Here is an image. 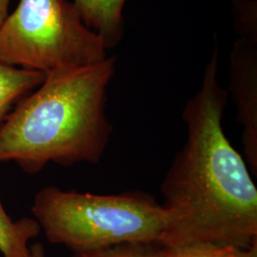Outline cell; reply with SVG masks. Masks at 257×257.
I'll list each match as a JSON object with an SVG mask.
<instances>
[{"label": "cell", "mask_w": 257, "mask_h": 257, "mask_svg": "<svg viewBox=\"0 0 257 257\" xmlns=\"http://www.w3.org/2000/svg\"><path fill=\"white\" fill-rule=\"evenodd\" d=\"M215 48L199 91L184 107L187 139L161 183L171 222L161 247L257 244V188L246 160L223 128L229 92L218 82Z\"/></svg>", "instance_id": "6da1fadb"}, {"label": "cell", "mask_w": 257, "mask_h": 257, "mask_svg": "<svg viewBox=\"0 0 257 257\" xmlns=\"http://www.w3.org/2000/svg\"><path fill=\"white\" fill-rule=\"evenodd\" d=\"M114 72L115 59L107 57L46 74L1 125L0 163L34 175L50 163L100 162L112 134L106 100Z\"/></svg>", "instance_id": "7a4b0ae2"}, {"label": "cell", "mask_w": 257, "mask_h": 257, "mask_svg": "<svg viewBox=\"0 0 257 257\" xmlns=\"http://www.w3.org/2000/svg\"><path fill=\"white\" fill-rule=\"evenodd\" d=\"M32 211L49 242L74 252L124 243L159 246L171 222L161 204L140 192L104 195L48 186L37 192Z\"/></svg>", "instance_id": "3957f363"}, {"label": "cell", "mask_w": 257, "mask_h": 257, "mask_svg": "<svg viewBox=\"0 0 257 257\" xmlns=\"http://www.w3.org/2000/svg\"><path fill=\"white\" fill-rule=\"evenodd\" d=\"M107 49L67 0H19L0 27V62L44 74L98 63Z\"/></svg>", "instance_id": "277c9868"}, {"label": "cell", "mask_w": 257, "mask_h": 257, "mask_svg": "<svg viewBox=\"0 0 257 257\" xmlns=\"http://www.w3.org/2000/svg\"><path fill=\"white\" fill-rule=\"evenodd\" d=\"M230 93L242 126L245 160L257 176V40L240 38L230 55Z\"/></svg>", "instance_id": "5b68a950"}, {"label": "cell", "mask_w": 257, "mask_h": 257, "mask_svg": "<svg viewBox=\"0 0 257 257\" xmlns=\"http://www.w3.org/2000/svg\"><path fill=\"white\" fill-rule=\"evenodd\" d=\"M126 0H74L84 24L102 37L107 48L115 45L123 35V8Z\"/></svg>", "instance_id": "8992f818"}, {"label": "cell", "mask_w": 257, "mask_h": 257, "mask_svg": "<svg viewBox=\"0 0 257 257\" xmlns=\"http://www.w3.org/2000/svg\"><path fill=\"white\" fill-rule=\"evenodd\" d=\"M46 74L0 62V127L22 98L44 81Z\"/></svg>", "instance_id": "52a82bcc"}, {"label": "cell", "mask_w": 257, "mask_h": 257, "mask_svg": "<svg viewBox=\"0 0 257 257\" xmlns=\"http://www.w3.org/2000/svg\"><path fill=\"white\" fill-rule=\"evenodd\" d=\"M41 228L36 219L24 217L14 221L0 198V251L3 257H29V241L36 238Z\"/></svg>", "instance_id": "ba28073f"}, {"label": "cell", "mask_w": 257, "mask_h": 257, "mask_svg": "<svg viewBox=\"0 0 257 257\" xmlns=\"http://www.w3.org/2000/svg\"><path fill=\"white\" fill-rule=\"evenodd\" d=\"M72 257H160V246L146 243H124L109 248L74 252Z\"/></svg>", "instance_id": "9c48e42d"}, {"label": "cell", "mask_w": 257, "mask_h": 257, "mask_svg": "<svg viewBox=\"0 0 257 257\" xmlns=\"http://www.w3.org/2000/svg\"><path fill=\"white\" fill-rule=\"evenodd\" d=\"M233 248L209 243H193L175 247L160 246V257H231Z\"/></svg>", "instance_id": "30bf717a"}, {"label": "cell", "mask_w": 257, "mask_h": 257, "mask_svg": "<svg viewBox=\"0 0 257 257\" xmlns=\"http://www.w3.org/2000/svg\"><path fill=\"white\" fill-rule=\"evenodd\" d=\"M235 22L242 38L257 40L256 4L252 0H237L234 5Z\"/></svg>", "instance_id": "8fae6325"}, {"label": "cell", "mask_w": 257, "mask_h": 257, "mask_svg": "<svg viewBox=\"0 0 257 257\" xmlns=\"http://www.w3.org/2000/svg\"><path fill=\"white\" fill-rule=\"evenodd\" d=\"M231 257H257V244L249 248H233Z\"/></svg>", "instance_id": "7c38bea8"}, {"label": "cell", "mask_w": 257, "mask_h": 257, "mask_svg": "<svg viewBox=\"0 0 257 257\" xmlns=\"http://www.w3.org/2000/svg\"><path fill=\"white\" fill-rule=\"evenodd\" d=\"M29 257H46L45 249L41 243H36L30 247Z\"/></svg>", "instance_id": "4fadbf2b"}, {"label": "cell", "mask_w": 257, "mask_h": 257, "mask_svg": "<svg viewBox=\"0 0 257 257\" xmlns=\"http://www.w3.org/2000/svg\"><path fill=\"white\" fill-rule=\"evenodd\" d=\"M11 0H0V27L7 19Z\"/></svg>", "instance_id": "5bb4252c"}]
</instances>
